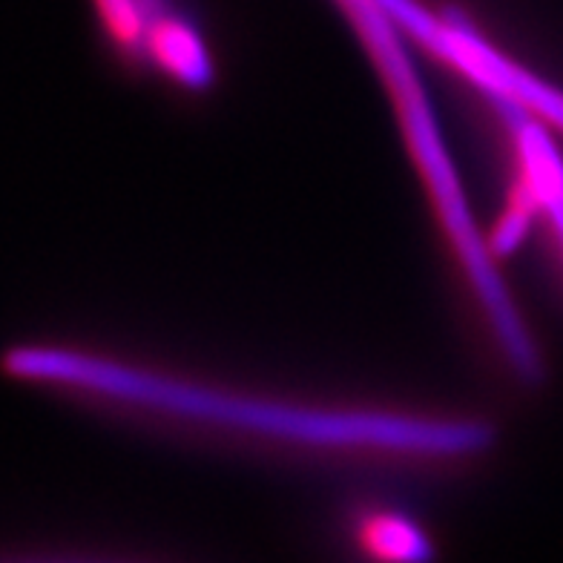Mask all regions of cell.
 Listing matches in <instances>:
<instances>
[{"mask_svg":"<svg viewBox=\"0 0 563 563\" xmlns=\"http://www.w3.org/2000/svg\"><path fill=\"white\" fill-rule=\"evenodd\" d=\"M3 368L26 383L73 388L170 417L305 445L463 457L486 452L495 438L486 422L426 420L388 411H340L256 400L58 345H18L7 351Z\"/></svg>","mask_w":563,"mask_h":563,"instance_id":"cell-1","label":"cell"},{"mask_svg":"<svg viewBox=\"0 0 563 563\" xmlns=\"http://www.w3.org/2000/svg\"><path fill=\"white\" fill-rule=\"evenodd\" d=\"M342 7L349 12L351 23L356 26L365 46H368L379 75L386 78V87L394 98L397 115H400L411 156L420 167L422 181H426L431 199H434L440 222H443L445 233L452 239L454 251L463 262V271H466L483 311H486V319L495 328L500 349L506 351L509 363L523 377H532L538 371V354L532 349V340H529L527 328H523L509 294H506L504 279H500L495 262H492L489 242H483L475 216L468 210L466 194L460 187L452 158L445 153L426 89L417 78L415 64L408 60L406 49H402L400 35L394 32V18L383 9L379 0H342Z\"/></svg>","mask_w":563,"mask_h":563,"instance_id":"cell-2","label":"cell"},{"mask_svg":"<svg viewBox=\"0 0 563 563\" xmlns=\"http://www.w3.org/2000/svg\"><path fill=\"white\" fill-rule=\"evenodd\" d=\"M489 98L511 126V139H515V150H518L520 178L538 199V208L552 216L563 245V162L549 144L547 133L529 119L527 107L515 104L509 98Z\"/></svg>","mask_w":563,"mask_h":563,"instance_id":"cell-3","label":"cell"},{"mask_svg":"<svg viewBox=\"0 0 563 563\" xmlns=\"http://www.w3.org/2000/svg\"><path fill=\"white\" fill-rule=\"evenodd\" d=\"M144 53L185 87L205 89L213 81V64H210L208 46L199 37V32L181 18L164 12V9L150 18Z\"/></svg>","mask_w":563,"mask_h":563,"instance_id":"cell-4","label":"cell"},{"mask_svg":"<svg viewBox=\"0 0 563 563\" xmlns=\"http://www.w3.org/2000/svg\"><path fill=\"white\" fill-rule=\"evenodd\" d=\"M356 538L371 555L386 561H422L431 558L429 538L420 532L415 520L402 518L397 511H368L360 518Z\"/></svg>","mask_w":563,"mask_h":563,"instance_id":"cell-5","label":"cell"},{"mask_svg":"<svg viewBox=\"0 0 563 563\" xmlns=\"http://www.w3.org/2000/svg\"><path fill=\"white\" fill-rule=\"evenodd\" d=\"M107 32L124 53H141L150 26V12L141 0H96Z\"/></svg>","mask_w":563,"mask_h":563,"instance_id":"cell-6","label":"cell"},{"mask_svg":"<svg viewBox=\"0 0 563 563\" xmlns=\"http://www.w3.org/2000/svg\"><path fill=\"white\" fill-rule=\"evenodd\" d=\"M141 3H144V9L150 12V18L158 15V12H162V7H164V0H141Z\"/></svg>","mask_w":563,"mask_h":563,"instance_id":"cell-7","label":"cell"}]
</instances>
